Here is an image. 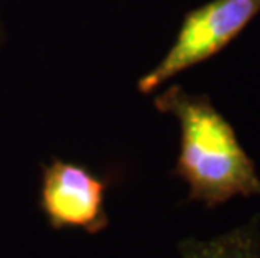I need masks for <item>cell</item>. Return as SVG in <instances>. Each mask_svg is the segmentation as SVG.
<instances>
[{"label":"cell","instance_id":"3957f363","mask_svg":"<svg viewBox=\"0 0 260 258\" xmlns=\"http://www.w3.org/2000/svg\"><path fill=\"white\" fill-rule=\"evenodd\" d=\"M108 183L79 164L52 159L44 168L41 210L54 230L76 228L96 235L108 228Z\"/></svg>","mask_w":260,"mask_h":258},{"label":"cell","instance_id":"6da1fadb","mask_svg":"<svg viewBox=\"0 0 260 258\" xmlns=\"http://www.w3.org/2000/svg\"><path fill=\"white\" fill-rule=\"evenodd\" d=\"M154 106L180 124L175 174L186 183L188 200L217 208L235 196H260L255 164L207 96L173 86L154 99Z\"/></svg>","mask_w":260,"mask_h":258},{"label":"cell","instance_id":"277c9868","mask_svg":"<svg viewBox=\"0 0 260 258\" xmlns=\"http://www.w3.org/2000/svg\"><path fill=\"white\" fill-rule=\"evenodd\" d=\"M178 258H260V216L208 240H181Z\"/></svg>","mask_w":260,"mask_h":258},{"label":"cell","instance_id":"7a4b0ae2","mask_svg":"<svg viewBox=\"0 0 260 258\" xmlns=\"http://www.w3.org/2000/svg\"><path fill=\"white\" fill-rule=\"evenodd\" d=\"M260 12V0H212L186 15L175 44L138 82L149 94L176 74L203 62L235 39Z\"/></svg>","mask_w":260,"mask_h":258}]
</instances>
